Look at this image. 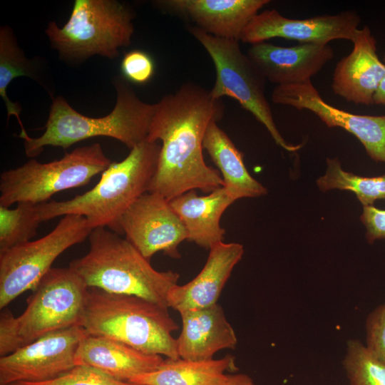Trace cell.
Instances as JSON below:
<instances>
[{
	"label": "cell",
	"mask_w": 385,
	"mask_h": 385,
	"mask_svg": "<svg viewBox=\"0 0 385 385\" xmlns=\"http://www.w3.org/2000/svg\"><path fill=\"white\" fill-rule=\"evenodd\" d=\"M325 174L317 183L322 192L339 189L353 192L364 206L373 205L377 200H385V174L377 177H361L346 172L337 158H327Z\"/></svg>",
	"instance_id": "d4e9b609"
},
{
	"label": "cell",
	"mask_w": 385,
	"mask_h": 385,
	"mask_svg": "<svg viewBox=\"0 0 385 385\" xmlns=\"http://www.w3.org/2000/svg\"><path fill=\"white\" fill-rule=\"evenodd\" d=\"M361 19L351 10L308 19H289L276 9L258 13L247 24L240 41L251 45L272 38L296 40L302 43L328 44L333 40L352 41Z\"/></svg>",
	"instance_id": "4fadbf2b"
},
{
	"label": "cell",
	"mask_w": 385,
	"mask_h": 385,
	"mask_svg": "<svg viewBox=\"0 0 385 385\" xmlns=\"http://www.w3.org/2000/svg\"><path fill=\"white\" fill-rule=\"evenodd\" d=\"M91 231L86 217L66 215L46 235L0 252V309L24 292L34 290L56 259L84 241Z\"/></svg>",
	"instance_id": "9c48e42d"
},
{
	"label": "cell",
	"mask_w": 385,
	"mask_h": 385,
	"mask_svg": "<svg viewBox=\"0 0 385 385\" xmlns=\"http://www.w3.org/2000/svg\"><path fill=\"white\" fill-rule=\"evenodd\" d=\"M88 289L69 267H52L16 317L22 346L51 332L81 326Z\"/></svg>",
	"instance_id": "30bf717a"
},
{
	"label": "cell",
	"mask_w": 385,
	"mask_h": 385,
	"mask_svg": "<svg viewBox=\"0 0 385 385\" xmlns=\"http://www.w3.org/2000/svg\"><path fill=\"white\" fill-rule=\"evenodd\" d=\"M271 97L276 104L309 110L329 128L347 130L360 140L371 158L385 163V115H358L339 109L323 100L312 82L277 86Z\"/></svg>",
	"instance_id": "5bb4252c"
},
{
	"label": "cell",
	"mask_w": 385,
	"mask_h": 385,
	"mask_svg": "<svg viewBox=\"0 0 385 385\" xmlns=\"http://www.w3.org/2000/svg\"><path fill=\"white\" fill-rule=\"evenodd\" d=\"M234 202L221 187L203 196L192 190L170 200L169 203L183 222L188 240L210 250L222 242L225 231L220 226V218Z\"/></svg>",
	"instance_id": "44dd1931"
},
{
	"label": "cell",
	"mask_w": 385,
	"mask_h": 385,
	"mask_svg": "<svg viewBox=\"0 0 385 385\" xmlns=\"http://www.w3.org/2000/svg\"><path fill=\"white\" fill-rule=\"evenodd\" d=\"M160 355L146 354L119 341L87 334L76 353V365L95 368L123 381L155 370L163 361Z\"/></svg>",
	"instance_id": "ffe728a7"
},
{
	"label": "cell",
	"mask_w": 385,
	"mask_h": 385,
	"mask_svg": "<svg viewBox=\"0 0 385 385\" xmlns=\"http://www.w3.org/2000/svg\"><path fill=\"white\" fill-rule=\"evenodd\" d=\"M123 77L136 84L148 82L155 72V63L146 52L135 49L127 52L120 63Z\"/></svg>",
	"instance_id": "f1b7e54d"
},
{
	"label": "cell",
	"mask_w": 385,
	"mask_h": 385,
	"mask_svg": "<svg viewBox=\"0 0 385 385\" xmlns=\"http://www.w3.org/2000/svg\"><path fill=\"white\" fill-rule=\"evenodd\" d=\"M41 222L38 204L21 202L14 209L0 205V252L31 241Z\"/></svg>",
	"instance_id": "484cf974"
},
{
	"label": "cell",
	"mask_w": 385,
	"mask_h": 385,
	"mask_svg": "<svg viewBox=\"0 0 385 385\" xmlns=\"http://www.w3.org/2000/svg\"><path fill=\"white\" fill-rule=\"evenodd\" d=\"M180 314L182 329L176 339L179 358L208 360L220 350L235 348L237 337L217 303Z\"/></svg>",
	"instance_id": "d6986e66"
},
{
	"label": "cell",
	"mask_w": 385,
	"mask_h": 385,
	"mask_svg": "<svg viewBox=\"0 0 385 385\" xmlns=\"http://www.w3.org/2000/svg\"><path fill=\"white\" fill-rule=\"evenodd\" d=\"M22 347L18 333L16 317L8 309L0 315V356L9 355Z\"/></svg>",
	"instance_id": "4dcf8cb0"
},
{
	"label": "cell",
	"mask_w": 385,
	"mask_h": 385,
	"mask_svg": "<svg viewBox=\"0 0 385 385\" xmlns=\"http://www.w3.org/2000/svg\"><path fill=\"white\" fill-rule=\"evenodd\" d=\"M42 58H29L19 46L13 29L7 26L0 27V96L5 103L7 118L14 115L20 126L19 137L27 135L20 118L21 107L18 103L11 101L6 89L12 81L18 77H28L40 84L52 97V88Z\"/></svg>",
	"instance_id": "cb8c5ba5"
},
{
	"label": "cell",
	"mask_w": 385,
	"mask_h": 385,
	"mask_svg": "<svg viewBox=\"0 0 385 385\" xmlns=\"http://www.w3.org/2000/svg\"><path fill=\"white\" fill-rule=\"evenodd\" d=\"M120 227L125 239L148 260L158 252L180 257L178 247L188 240L186 229L169 201L155 192L144 193L127 210Z\"/></svg>",
	"instance_id": "7c38bea8"
},
{
	"label": "cell",
	"mask_w": 385,
	"mask_h": 385,
	"mask_svg": "<svg viewBox=\"0 0 385 385\" xmlns=\"http://www.w3.org/2000/svg\"><path fill=\"white\" fill-rule=\"evenodd\" d=\"M366 346L385 363V303L375 307L365 321Z\"/></svg>",
	"instance_id": "f546056e"
},
{
	"label": "cell",
	"mask_w": 385,
	"mask_h": 385,
	"mask_svg": "<svg viewBox=\"0 0 385 385\" xmlns=\"http://www.w3.org/2000/svg\"><path fill=\"white\" fill-rule=\"evenodd\" d=\"M87 334L81 326L61 329L1 356L0 385L43 382L59 377L76 366V351Z\"/></svg>",
	"instance_id": "8fae6325"
},
{
	"label": "cell",
	"mask_w": 385,
	"mask_h": 385,
	"mask_svg": "<svg viewBox=\"0 0 385 385\" xmlns=\"http://www.w3.org/2000/svg\"><path fill=\"white\" fill-rule=\"evenodd\" d=\"M202 147L220 170L223 188L235 201L245 197H257L267 193V190L248 173L242 153L227 133L212 121L204 135Z\"/></svg>",
	"instance_id": "7402d4cb"
},
{
	"label": "cell",
	"mask_w": 385,
	"mask_h": 385,
	"mask_svg": "<svg viewBox=\"0 0 385 385\" xmlns=\"http://www.w3.org/2000/svg\"><path fill=\"white\" fill-rule=\"evenodd\" d=\"M350 53L336 65L332 88L348 102L374 104V96L385 74V64L376 52V40L367 26L359 29Z\"/></svg>",
	"instance_id": "e0dca14e"
},
{
	"label": "cell",
	"mask_w": 385,
	"mask_h": 385,
	"mask_svg": "<svg viewBox=\"0 0 385 385\" xmlns=\"http://www.w3.org/2000/svg\"><path fill=\"white\" fill-rule=\"evenodd\" d=\"M133 9L116 0H76L68 21H51L45 31L59 58L78 65L93 56L114 59L130 45Z\"/></svg>",
	"instance_id": "8992f818"
},
{
	"label": "cell",
	"mask_w": 385,
	"mask_h": 385,
	"mask_svg": "<svg viewBox=\"0 0 385 385\" xmlns=\"http://www.w3.org/2000/svg\"><path fill=\"white\" fill-rule=\"evenodd\" d=\"M113 84L116 102L108 115L93 118L81 114L61 96L52 98L43 133L24 139L27 157L38 155L46 146L69 148L80 141L98 136L114 138L130 150L147 140L155 103L141 101L123 76Z\"/></svg>",
	"instance_id": "7a4b0ae2"
},
{
	"label": "cell",
	"mask_w": 385,
	"mask_h": 385,
	"mask_svg": "<svg viewBox=\"0 0 385 385\" xmlns=\"http://www.w3.org/2000/svg\"><path fill=\"white\" fill-rule=\"evenodd\" d=\"M161 145L145 140L120 162L111 163L90 190L66 201L38 204L42 222L66 215L86 217L90 227H108L122 234L120 220L127 210L148 192L158 163Z\"/></svg>",
	"instance_id": "3957f363"
},
{
	"label": "cell",
	"mask_w": 385,
	"mask_h": 385,
	"mask_svg": "<svg viewBox=\"0 0 385 385\" xmlns=\"http://www.w3.org/2000/svg\"><path fill=\"white\" fill-rule=\"evenodd\" d=\"M235 369L234 357L188 360L181 358L164 359L154 371L135 376L128 381L140 385H227Z\"/></svg>",
	"instance_id": "603a6c76"
},
{
	"label": "cell",
	"mask_w": 385,
	"mask_h": 385,
	"mask_svg": "<svg viewBox=\"0 0 385 385\" xmlns=\"http://www.w3.org/2000/svg\"><path fill=\"white\" fill-rule=\"evenodd\" d=\"M227 385H255L252 379L245 374H230Z\"/></svg>",
	"instance_id": "d6a6232c"
},
{
	"label": "cell",
	"mask_w": 385,
	"mask_h": 385,
	"mask_svg": "<svg viewBox=\"0 0 385 385\" xmlns=\"http://www.w3.org/2000/svg\"><path fill=\"white\" fill-rule=\"evenodd\" d=\"M383 62L385 64V55ZM374 104L385 106V74L374 96Z\"/></svg>",
	"instance_id": "836d02e7"
},
{
	"label": "cell",
	"mask_w": 385,
	"mask_h": 385,
	"mask_svg": "<svg viewBox=\"0 0 385 385\" xmlns=\"http://www.w3.org/2000/svg\"><path fill=\"white\" fill-rule=\"evenodd\" d=\"M188 30L214 63L216 78L210 95L215 99L223 96L234 98L266 128L278 145L289 152L299 150L302 145L287 143L276 126L265 93L267 80L242 52L239 41L214 36L191 25Z\"/></svg>",
	"instance_id": "ba28073f"
},
{
	"label": "cell",
	"mask_w": 385,
	"mask_h": 385,
	"mask_svg": "<svg viewBox=\"0 0 385 385\" xmlns=\"http://www.w3.org/2000/svg\"><path fill=\"white\" fill-rule=\"evenodd\" d=\"M342 366L349 385H385V363L359 339L346 342Z\"/></svg>",
	"instance_id": "4316f807"
},
{
	"label": "cell",
	"mask_w": 385,
	"mask_h": 385,
	"mask_svg": "<svg viewBox=\"0 0 385 385\" xmlns=\"http://www.w3.org/2000/svg\"><path fill=\"white\" fill-rule=\"evenodd\" d=\"M209 250L206 263L199 274L189 282L177 284L169 291L168 308L180 313L217 303L235 266L243 256L244 247L239 243L221 242Z\"/></svg>",
	"instance_id": "ac0fdd59"
},
{
	"label": "cell",
	"mask_w": 385,
	"mask_h": 385,
	"mask_svg": "<svg viewBox=\"0 0 385 385\" xmlns=\"http://www.w3.org/2000/svg\"><path fill=\"white\" fill-rule=\"evenodd\" d=\"M10 385H140L115 379L91 366L76 365L54 379L43 382L19 381Z\"/></svg>",
	"instance_id": "83f0119b"
},
{
	"label": "cell",
	"mask_w": 385,
	"mask_h": 385,
	"mask_svg": "<svg viewBox=\"0 0 385 385\" xmlns=\"http://www.w3.org/2000/svg\"><path fill=\"white\" fill-rule=\"evenodd\" d=\"M100 143L78 147L62 158L42 163L34 158L4 171L0 176V205L46 202L54 194L87 185L111 165Z\"/></svg>",
	"instance_id": "52a82bcc"
},
{
	"label": "cell",
	"mask_w": 385,
	"mask_h": 385,
	"mask_svg": "<svg viewBox=\"0 0 385 385\" xmlns=\"http://www.w3.org/2000/svg\"><path fill=\"white\" fill-rule=\"evenodd\" d=\"M225 105L210 91L185 83L155 103L147 140L162 141L155 174L148 192L170 200L192 190L211 192L222 178L203 158L202 142L212 121L223 116Z\"/></svg>",
	"instance_id": "6da1fadb"
},
{
	"label": "cell",
	"mask_w": 385,
	"mask_h": 385,
	"mask_svg": "<svg viewBox=\"0 0 385 385\" xmlns=\"http://www.w3.org/2000/svg\"><path fill=\"white\" fill-rule=\"evenodd\" d=\"M247 56L267 81L285 86L311 82V78L333 58L334 53L329 44L286 47L264 41L251 45Z\"/></svg>",
	"instance_id": "2e32d148"
},
{
	"label": "cell",
	"mask_w": 385,
	"mask_h": 385,
	"mask_svg": "<svg viewBox=\"0 0 385 385\" xmlns=\"http://www.w3.org/2000/svg\"><path fill=\"white\" fill-rule=\"evenodd\" d=\"M360 219L366 229V237L369 244L385 239V210L364 206Z\"/></svg>",
	"instance_id": "1f68e13d"
},
{
	"label": "cell",
	"mask_w": 385,
	"mask_h": 385,
	"mask_svg": "<svg viewBox=\"0 0 385 385\" xmlns=\"http://www.w3.org/2000/svg\"><path fill=\"white\" fill-rule=\"evenodd\" d=\"M88 240V252L68 266L88 287L137 296L168 308V294L178 284V272L156 270L129 241L106 227L92 230Z\"/></svg>",
	"instance_id": "277c9868"
},
{
	"label": "cell",
	"mask_w": 385,
	"mask_h": 385,
	"mask_svg": "<svg viewBox=\"0 0 385 385\" xmlns=\"http://www.w3.org/2000/svg\"><path fill=\"white\" fill-rule=\"evenodd\" d=\"M81 327L146 354L179 358L173 336L178 326L168 308L142 297L89 288Z\"/></svg>",
	"instance_id": "5b68a950"
},
{
	"label": "cell",
	"mask_w": 385,
	"mask_h": 385,
	"mask_svg": "<svg viewBox=\"0 0 385 385\" xmlns=\"http://www.w3.org/2000/svg\"><path fill=\"white\" fill-rule=\"evenodd\" d=\"M153 4L214 36L240 41L250 21L269 0H158Z\"/></svg>",
	"instance_id": "9a60e30c"
}]
</instances>
